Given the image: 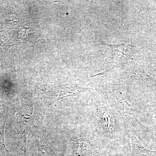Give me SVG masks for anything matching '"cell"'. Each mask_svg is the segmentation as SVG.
Segmentation results:
<instances>
[{
  "instance_id": "2",
  "label": "cell",
  "mask_w": 156,
  "mask_h": 156,
  "mask_svg": "<svg viewBox=\"0 0 156 156\" xmlns=\"http://www.w3.org/2000/svg\"><path fill=\"white\" fill-rule=\"evenodd\" d=\"M29 126L20 125L17 128L18 143L17 146V156H27L26 150L27 135L28 132Z\"/></svg>"
},
{
  "instance_id": "1",
  "label": "cell",
  "mask_w": 156,
  "mask_h": 156,
  "mask_svg": "<svg viewBox=\"0 0 156 156\" xmlns=\"http://www.w3.org/2000/svg\"><path fill=\"white\" fill-rule=\"evenodd\" d=\"M33 110V101L31 97L27 98L23 101L20 110L17 113L16 116L20 120V122L24 121L23 123H26L29 126L34 125Z\"/></svg>"
},
{
  "instance_id": "3",
  "label": "cell",
  "mask_w": 156,
  "mask_h": 156,
  "mask_svg": "<svg viewBox=\"0 0 156 156\" xmlns=\"http://www.w3.org/2000/svg\"><path fill=\"white\" fill-rule=\"evenodd\" d=\"M9 116V108L5 104L0 100V144L3 150L7 151L4 141V129Z\"/></svg>"
}]
</instances>
